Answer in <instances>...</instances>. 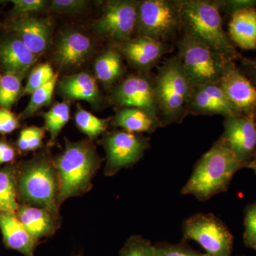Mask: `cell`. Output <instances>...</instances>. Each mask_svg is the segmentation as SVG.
I'll return each instance as SVG.
<instances>
[{
  "mask_svg": "<svg viewBox=\"0 0 256 256\" xmlns=\"http://www.w3.org/2000/svg\"><path fill=\"white\" fill-rule=\"evenodd\" d=\"M244 168L246 166L228 143L220 137L198 160L182 194L192 195L201 202L208 201L226 192L234 175Z\"/></svg>",
  "mask_w": 256,
  "mask_h": 256,
  "instance_id": "6da1fadb",
  "label": "cell"
},
{
  "mask_svg": "<svg viewBox=\"0 0 256 256\" xmlns=\"http://www.w3.org/2000/svg\"><path fill=\"white\" fill-rule=\"evenodd\" d=\"M183 31L226 60L237 62L242 54L224 28L223 16L213 0H182Z\"/></svg>",
  "mask_w": 256,
  "mask_h": 256,
  "instance_id": "7a4b0ae2",
  "label": "cell"
},
{
  "mask_svg": "<svg viewBox=\"0 0 256 256\" xmlns=\"http://www.w3.org/2000/svg\"><path fill=\"white\" fill-rule=\"evenodd\" d=\"M156 75V98L163 127L182 124L188 116L186 107L194 88L178 56L165 60Z\"/></svg>",
  "mask_w": 256,
  "mask_h": 256,
  "instance_id": "3957f363",
  "label": "cell"
},
{
  "mask_svg": "<svg viewBox=\"0 0 256 256\" xmlns=\"http://www.w3.org/2000/svg\"><path fill=\"white\" fill-rule=\"evenodd\" d=\"M99 164L100 158L90 142H66L65 150L55 161L60 184L57 204L88 190Z\"/></svg>",
  "mask_w": 256,
  "mask_h": 256,
  "instance_id": "277c9868",
  "label": "cell"
},
{
  "mask_svg": "<svg viewBox=\"0 0 256 256\" xmlns=\"http://www.w3.org/2000/svg\"><path fill=\"white\" fill-rule=\"evenodd\" d=\"M48 160L38 158L23 164L18 170V196L30 206H40L56 216L58 178Z\"/></svg>",
  "mask_w": 256,
  "mask_h": 256,
  "instance_id": "5b68a950",
  "label": "cell"
},
{
  "mask_svg": "<svg viewBox=\"0 0 256 256\" xmlns=\"http://www.w3.org/2000/svg\"><path fill=\"white\" fill-rule=\"evenodd\" d=\"M182 31V0L139 1L136 36L172 43Z\"/></svg>",
  "mask_w": 256,
  "mask_h": 256,
  "instance_id": "8992f818",
  "label": "cell"
},
{
  "mask_svg": "<svg viewBox=\"0 0 256 256\" xmlns=\"http://www.w3.org/2000/svg\"><path fill=\"white\" fill-rule=\"evenodd\" d=\"M176 43V55L193 88L218 84L228 60L184 32Z\"/></svg>",
  "mask_w": 256,
  "mask_h": 256,
  "instance_id": "52a82bcc",
  "label": "cell"
},
{
  "mask_svg": "<svg viewBox=\"0 0 256 256\" xmlns=\"http://www.w3.org/2000/svg\"><path fill=\"white\" fill-rule=\"evenodd\" d=\"M185 238L195 240L210 256H230L234 236L222 220L212 214H196L183 223Z\"/></svg>",
  "mask_w": 256,
  "mask_h": 256,
  "instance_id": "ba28073f",
  "label": "cell"
},
{
  "mask_svg": "<svg viewBox=\"0 0 256 256\" xmlns=\"http://www.w3.org/2000/svg\"><path fill=\"white\" fill-rule=\"evenodd\" d=\"M110 101L120 108L142 109L160 119L156 75L152 72H137L124 77L112 89Z\"/></svg>",
  "mask_w": 256,
  "mask_h": 256,
  "instance_id": "9c48e42d",
  "label": "cell"
},
{
  "mask_svg": "<svg viewBox=\"0 0 256 256\" xmlns=\"http://www.w3.org/2000/svg\"><path fill=\"white\" fill-rule=\"evenodd\" d=\"M138 3L133 0L108 1L102 14L94 24V30L114 44L132 38L136 32Z\"/></svg>",
  "mask_w": 256,
  "mask_h": 256,
  "instance_id": "30bf717a",
  "label": "cell"
},
{
  "mask_svg": "<svg viewBox=\"0 0 256 256\" xmlns=\"http://www.w3.org/2000/svg\"><path fill=\"white\" fill-rule=\"evenodd\" d=\"M102 143L107 158V175H114L122 168L136 164L150 146L149 138L122 130L107 133Z\"/></svg>",
  "mask_w": 256,
  "mask_h": 256,
  "instance_id": "8fae6325",
  "label": "cell"
},
{
  "mask_svg": "<svg viewBox=\"0 0 256 256\" xmlns=\"http://www.w3.org/2000/svg\"><path fill=\"white\" fill-rule=\"evenodd\" d=\"M116 45L124 60L139 73L152 72L174 45L150 37L136 36Z\"/></svg>",
  "mask_w": 256,
  "mask_h": 256,
  "instance_id": "7c38bea8",
  "label": "cell"
},
{
  "mask_svg": "<svg viewBox=\"0 0 256 256\" xmlns=\"http://www.w3.org/2000/svg\"><path fill=\"white\" fill-rule=\"evenodd\" d=\"M218 85L240 114L255 117L256 87L235 62H226Z\"/></svg>",
  "mask_w": 256,
  "mask_h": 256,
  "instance_id": "4fadbf2b",
  "label": "cell"
},
{
  "mask_svg": "<svg viewBox=\"0 0 256 256\" xmlns=\"http://www.w3.org/2000/svg\"><path fill=\"white\" fill-rule=\"evenodd\" d=\"M220 137L228 143L239 161L248 168L256 150L254 116L238 114L225 118Z\"/></svg>",
  "mask_w": 256,
  "mask_h": 256,
  "instance_id": "5bb4252c",
  "label": "cell"
},
{
  "mask_svg": "<svg viewBox=\"0 0 256 256\" xmlns=\"http://www.w3.org/2000/svg\"><path fill=\"white\" fill-rule=\"evenodd\" d=\"M6 31L18 36L32 53L38 56L48 48L53 24L50 18L26 16L12 18L2 25Z\"/></svg>",
  "mask_w": 256,
  "mask_h": 256,
  "instance_id": "9a60e30c",
  "label": "cell"
},
{
  "mask_svg": "<svg viewBox=\"0 0 256 256\" xmlns=\"http://www.w3.org/2000/svg\"><path fill=\"white\" fill-rule=\"evenodd\" d=\"M186 114L188 116H222L224 118L242 114L228 100L218 84L194 88Z\"/></svg>",
  "mask_w": 256,
  "mask_h": 256,
  "instance_id": "2e32d148",
  "label": "cell"
},
{
  "mask_svg": "<svg viewBox=\"0 0 256 256\" xmlns=\"http://www.w3.org/2000/svg\"><path fill=\"white\" fill-rule=\"evenodd\" d=\"M92 50L88 36L78 32L63 34L56 45L54 60L60 68H78L85 63Z\"/></svg>",
  "mask_w": 256,
  "mask_h": 256,
  "instance_id": "e0dca14e",
  "label": "cell"
},
{
  "mask_svg": "<svg viewBox=\"0 0 256 256\" xmlns=\"http://www.w3.org/2000/svg\"><path fill=\"white\" fill-rule=\"evenodd\" d=\"M36 60L37 56L15 35L0 40V66L4 74L26 75Z\"/></svg>",
  "mask_w": 256,
  "mask_h": 256,
  "instance_id": "ac0fdd59",
  "label": "cell"
},
{
  "mask_svg": "<svg viewBox=\"0 0 256 256\" xmlns=\"http://www.w3.org/2000/svg\"><path fill=\"white\" fill-rule=\"evenodd\" d=\"M0 228L8 248L24 256H34L37 239L25 228L16 213H0Z\"/></svg>",
  "mask_w": 256,
  "mask_h": 256,
  "instance_id": "d6986e66",
  "label": "cell"
},
{
  "mask_svg": "<svg viewBox=\"0 0 256 256\" xmlns=\"http://www.w3.org/2000/svg\"><path fill=\"white\" fill-rule=\"evenodd\" d=\"M228 35L236 48L256 50V8L242 10L228 18Z\"/></svg>",
  "mask_w": 256,
  "mask_h": 256,
  "instance_id": "ffe728a7",
  "label": "cell"
},
{
  "mask_svg": "<svg viewBox=\"0 0 256 256\" xmlns=\"http://www.w3.org/2000/svg\"><path fill=\"white\" fill-rule=\"evenodd\" d=\"M60 94L68 100L87 101L98 104L101 96L95 78L87 73H78L64 77L58 82Z\"/></svg>",
  "mask_w": 256,
  "mask_h": 256,
  "instance_id": "44dd1931",
  "label": "cell"
},
{
  "mask_svg": "<svg viewBox=\"0 0 256 256\" xmlns=\"http://www.w3.org/2000/svg\"><path fill=\"white\" fill-rule=\"evenodd\" d=\"M114 124L122 130L132 133H153L164 128L159 118L142 109L120 108L114 118Z\"/></svg>",
  "mask_w": 256,
  "mask_h": 256,
  "instance_id": "7402d4cb",
  "label": "cell"
},
{
  "mask_svg": "<svg viewBox=\"0 0 256 256\" xmlns=\"http://www.w3.org/2000/svg\"><path fill=\"white\" fill-rule=\"evenodd\" d=\"M124 58L118 48L114 44L99 56L94 64V70L98 80L106 87H112L126 72Z\"/></svg>",
  "mask_w": 256,
  "mask_h": 256,
  "instance_id": "603a6c76",
  "label": "cell"
},
{
  "mask_svg": "<svg viewBox=\"0 0 256 256\" xmlns=\"http://www.w3.org/2000/svg\"><path fill=\"white\" fill-rule=\"evenodd\" d=\"M16 214L25 228L37 240L48 236L54 232V215L44 208L26 204L20 205Z\"/></svg>",
  "mask_w": 256,
  "mask_h": 256,
  "instance_id": "cb8c5ba5",
  "label": "cell"
},
{
  "mask_svg": "<svg viewBox=\"0 0 256 256\" xmlns=\"http://www.w3.org/2000/svg\"><path fill=\"white\" fill-rule=\"evenodd\" d=\"M18 168L6 164L0 170V213H16L18 204Z\"/></svg>",
  "mask_w": 256,
  "mask_h": 256,
  "instance_id": "d4e9b609",
  "label": "cell"
},
{
  "mask_svg": "<svg viewBox=\"0 0 256 256\" xmlns=\"http://www.w3.org/2000/svg\"><path fill=\"white\" fill-rule=\"evenodd\" d=\"M24 74H4L0 79V108L10 110L23 94Z\"/></svg>",
  "mask_w": 256,
  "mask_h": 256,
  "instance_id": "484cf974",
  "label": "cell"
},
{
  "mask_svg": "<svg viewBox=\"0 0 256 256\" xmlns=\"http://www.w3.org/2000/svg\"><path fill=\"white\" fill-rule=\"evenodd\" d=\"M45 126L50 134V142H54L70 118V104L68 101L55 104L43 114Z\"/></svg>",
  "mask_w": 256,
  "mask_h": 256,
  "instance_id": "4316f807",
  "label": "cell"
},
{
  "mask_svg": "<svg viewBox=\"0 0 256 256\" xmlns=\"http://www.w3.org/2000/svg\"><path fill=\"white\" fill-rule=\"evenodd\" d=\"M58 74H56L55 76L50 82L40 88L37 89L32 94L31 100L28 102V107L20 116L22 118H28L42 108L50 105L52 102L56 85L58 82Z\"/></svg>",
  "mask_w": 256,
  "mask_h": 256,
  "instance_id": "83f0119b",
  "label": "cell"
},
{
  "mask_svg": "<svg viewBox=\"0 0 256 256\" xmlns=\"http://www.w3.org/2000/svg\"><path fill=\"white\" fill-rule=\"evenodd\" d=\"M110 118H98L88 111L79 108L75 114V122L79 130L90 138H97L105 132Z\"/></svg>",
  "mask_w": 256,
  "mask_h": 256,
  "instance_id": "f1b7e54d",
  "label": "cell"
},
{
  "mask_svg": "<svg viewBox=\"0 0 256 256\" xmlns=\"http://www.w3.org/2000/svg\"><path fill=\"white\" fill-rule=\"evenodd\" d=\"M56 74L54 73L50 64H41L32 70L26 86L24 88L23 94H32L37 89L50 82Z\"/></svg>",
  "mask_w": 256,
  "mask_h": 256,
  "instance_id": "f546056e",
  "label": "cell"
},
{
  "mask_svg": "<svg viewBox=\"0 0 256 256\" xmlns=\"http://www.w3.org/2000/svg\"><path fill=\"white\" fill-rule=\"evenodd\" d=\"M44 136L43 128L36 126L24 128L20 132L16 142L18 150L28 152L38 149L42 146Z\"/></svg>",
  "mask_w": 256,
  "mask_h": 256,
  "instance_id": "4dcf8cb0",
  "label": "cell"
},
{
  "mask_svg": "<svg viewBox=\"0 0 256 256\" xmlns=\"http://www.w3.org/2000/svg\"><path fill=\"white\" fill-rule=\"evenodd\" d=\"M120 256H154V245L140 236H134L124 244Z\"/></svg>",
  "mask_w": 256,
  "mask_h": 256,
  "instance_id": "1f68e13d",
  "label": "cell"
},
{
  "mask_svg": "<svg viewBox=\"0 0 256 256\" xmlns=\"http://www.w3.org/2000/svg\"><path fill=\"white\" fill-rule=\"evenodd\" d=\"M154 256H210L194 250L184 244L159 242L154 245Z\"/></svg>",
  "mask_w": 256,
  "mask_h": 256,
  "instance_id": "d6a6232c",
  "label": "cell"
},
{
  "mask_svg": "<svg viewBox=\"0 0 256 256\" xmlns=\"http://www.w3.org/2000/svg\"><path fill=\"white\" fill-rule=\"evenodd\" d=\"M245 230L244 244L247 247L256 250V202L246 208L244 218Z\"/></svg>",
  "mask_w": 256,
  "mask_h": 256,
  "instance_id": "836d02e7",
  "label": "cell"
},
{
  "mask_svg": "<svg viewBox=\"0 0 256 256\" xmlns=\"http://www.w3.org/2000/svg\"><path fill=\"white\" fill-rule=\"evenodd\" d=\"M222 16L230 18L242 10L256 8V0H213Z\"/></svg>",
  "mask_w": 256,
  "mask_h": 256,
  "instance_id": "e575fe53",
  "label": "cell"
},
{
  "mask_svg": "<svg viewBox=\"0 0 256 256\" xmlns=\"http://www.w3.org/2000/svg\"><path fill=\"white\" fill-rule=\"evenodd\" d=\"M11 2L13 4L12 18L43 11L48 5V2L44 0H12Z\"/></svg>",
  "mask_w": 256,
  "mask_h": 256,
  "instance_id": "d590c367",
  "label": "cell"
},
{
  "mask_svg": "<svg viewBox=\"0 0 256 256\" xmlns=\"http://www.w3.org/2000/svg\"><path fill=\"white\" fill-rule=\"evenodd\" d=\"M88 2L84 0H53L50 2V9L53 12L77 14L87 8Z\"/></svg>",
  "mask_w": 256,
  "mask_h": 256,
  "instance_id": "8d00e7d4",
  "label": "cell"
},
{
  "mask_svg": "<svg viewBox=\"0 0 256 256\" xmlns=\"http://www.w3.org/2000/svg\"><path fill=\"white\" fill-rule=\"evenodd\" d=\"M18 127L20 120L10 110L0 108V134H10Z\"/></svg>",
  "mask_w": 256,
  "mask_h": 256,
  "instance_id": "74e56055",
  "label": "cell"
},
{
  "mask_svg": "<svg viewBox=\"0 0 256 256\" xmlns=\"http://www.w3.org/2000/svg\"><path fill=\"white\" fill-rule=\"evenodd\" d=\"M238 66L242 73L248 78L256 87V57L247 58L242 55L238 60Z\"/></svg>",
  "mask_w": 256,
  "mask_h": 256,
  "instance_id": "f35d334b",
  "label": "cell"
},
{
  "mask_svg": "<svg viewBox=\"0 0 256 256\" xmlns=\"http://www.w3.org/2000/svg\"><path fill=\"white\" fill-rule=\"evenodd\" d=\"M16 149L4 138H0V166L10 164L16 158Z\"/></svg>",
  "mask_w": 256,
  "mask_h": 256,
  "instance_id": "ab89813d",
  "label": "cell"
},
{
  "mask_svg": "<svg viewBox=\"0 0 256 256\" xmlns=\"http://www.w3.org/2000/svg\"><path fill=\"white\" fill-rule=\"evenodd\" d=\"M247 168L254 170V172H255L256 174V150L252 160H250V162H249Z\"/></svg>",
  "mask_w": 256,
  "mask_h": 256,
  "instance_id": "60d3db41",
  "label": "cell"
},
{
  "mask_svg": "<svg viewBox=\"0 0 256 256\" xmlns=\"http://www.w3.org/2000/svg\"><path fill=\"white\" fill-rule=\"evenodd\" d=\"M254 119H255V122H256V114L255 117H254Z\"/></svg>",
  "mask_w": 256,
  "mask_h": 256,
  "instance_id": "b9f144b4",
  "label": "cell"
},
{
  "mask_svg": "<svg viewBox=\"0 0 256 256\" xmlns=\"http://www.w3.org/2000/svg\"><path fill=\"white\" fill-rule=\"evenodd\" d=\"M1 77H2L1 76H0V79H1Z\"/></svg>",
  "mask_w": 256,
  "mask_h": 256,
  "instance_id": "7bdbcfd3",
  "label": "cell"
},
{
  "mask_svg": "<svg viewBox=\"0 0 256 256\" xmlns=\"http://www.w3.org/2000/svg\"></svg>",
  "mask_w": 256,
  "mask_h": 256,
  "instance_id": "ee69618b",
  "label": "cell"
}]
</instances>
